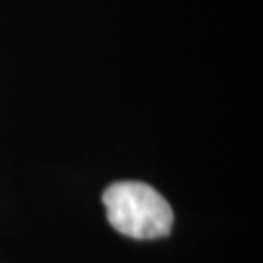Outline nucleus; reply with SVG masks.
<instances>
[{
  "mask_svg": "<svg viewBox=\"0 0 263 263\" xmlns=\"http://www.w3.org/2000/svg\"><path fill=\"white\" fill-rule=\"evenodd\" d=\"M109 224L134 239H156L173 228V210L167 200L142 181H117L103 193Z\"/></svg>",
  "mask_w": 263,
  "mask_h": 263,
  "instance_id": "nucleus-1",
  "label": "nucleus"
}]
</instances>
